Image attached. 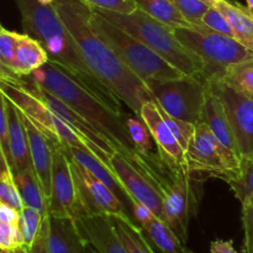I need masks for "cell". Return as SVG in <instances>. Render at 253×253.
Wrapping results in <instances>:
<instances>
[{
    "label": "cell",
    "mask_w": 253,
    "mask_h": 253,
    "mask_svg": "<svg viewBox=\"0 0 253 253\" xmlns=\"http://www.w3.org/2000/svg\"><path fill=\"white\" fill-rule=\"evenodd\" d=\"M52 5L78 43L82 57L96 78L136 116H140L143 103L153 100L152 91L94 31L90 25V7L81 0H56Z\"/></svg>",
    "instance_id": "6da1fadb"
},
{
    "label": "cell",
    "mask_w": 253,
    "mask_h": 253,
    "mask_svg": "<svg viewBox=\"0 0 253 253\" xmlns=\"http://www.w3.org/2000/svg\"><path fill=\"white\" fill-rule=\"evenodd\" d=\"M27 78L61 99L79 115L86 119L108 138L119 155L130 161L136 168L145 173L161 188L152 168L135 150V146L128 136L125 120L123 119L124 115L109 108L103 100L96 98L88 89L74 81L66 71L51 62H47L41 68L32 72Z\"/></svg>",
    "instance_id": "7a4b0ae2"
},
{
    "label": "cell",
    "mask_w": 253,
    "mask_h": 253,
    "mask_svg": "<svg viewBox=\"0 0 253 253\" xmlns=\"http://www.w3.org/2000/svg\"><path fill=\"white\" fill-rule=\"evenodd\" d=\"M21 14L22 26L29 36L41 42L48 62L66 71L74 81L123 115L121 100L91 72L82 57L78 43L54 10L37 0H15Z\"/></svg>",
    "instance_id": "3957f363"
},
{
    "label": "cell",
    "mask_w": 253,
    "mask_h": 253,
    "mask_svg": "<svg viewBox=\"0 0 253 253\" xmlns=\"http://www.w3.org/2000/svg\"><path fill=\"white\" fill-rule=\"evenodd\" d=\"M93 10L111 24L136 37L183 74L203 78L204 63L180 43L175 36V29L153 19L140 9H136L131 14Z\"/></svg>",
    "instance_id": "277c9868"
},
{
    "label": "cell",
    "mask_w": 253,
    "mask_h": 253,
    "mask_svg": "<svg viewBox=\"0 0 253 253\" xmlns=\"http://www.w3.org/2000/svg\"><path fill=\"white\" fill-rule=\"evenodd\" d=\"M90 25L94 31L115 51L119 58L148 86L152 83L170 81L185 76L153 52L150 47L104 19L93 9Z\"/></svg>",
    "instance_id": "5b68a950"
},
{
    "label": "cell",
    "mask_w": 253,
    "mask_h": 253,
    "mask_svg": "<svg viewBox=\"0 0 253 253\" xmlns=\"http://www.w3.org/2000/svg\"><path fill=\"white\" fill-rule=\"evenodd\" d=\"M175 36L185 48L203 61L204 81L219 77L229 67L253 57V52L242 46L234 37L226 35L175 29Z\"/></svg>",
    "instance_id": "8992f818"
},
{
    "label": "cell",
    "mask_w": 253,
    "mask_h": 253,
    "mask_svg": "<svg viewBox=\"0 0 253 253\" xmlns=\"http://www.w3.org/2000/svg\"><path fill=\"white\" fill-rule=\"evenodd\" d=\"M0 91L54 143L90 151L88 145L26 85L25 79L22 83L0 79Z\"/></svg>",
    "instance_id": "52a82bcc"
},
{
    "label": "cell",
    "mask_w": 253,
    "mask_h": 253,
    "mask_svg": "<svg viewBox=\"0 0 253 253\" xmlns=\"http://www.w3.org/2000/svg\"><path fill=\"white\" fill-rule=\"evenodd\" d=\"M148 88L153 94V101L168 115L194 125L202 121L209 93L202 77L182 76L152 83Z\"/></svg>",
    "instance_id": "ba28073f"
},
{
    "label": "cell",
    "mask_w": 253,
    "mask_h": 253,
    "mask_svg": "<svg viewBox=\"0 0 253 253\" xmlns=\"http://www.w3.org/2000/svg\"><path fill=\"white\" fill-rule=\"evenodd\" d=\"M188 172L221 178L229 183L240 170L241 157L227 150L203 121L197 124L187 152Z\"/></svg>",
    "instance_id": "9c48e42d"
},
{
    "label": "cell",
    "mask_w": 253,
    "mask_h": 253,
    "mask_svg": "<svg viewBox=\"0 0 253 253\" xmlns=\"http://www.w3.org/2000/svg\"><path fill=\"white\" fill-rule=\"evenodd\" d=\"M68 158L73 173L81 215L128 216L126 214V205L116 197L115 193L108 185L104 184L98 177H95L81 163L74 161L69 156Z\"/></svg>",
    "instance_id": "30bf717a"
},
{
    "label": "cell",
    "mask_w": 253,
    "mask_h": 253,
    "mask_svg": "<svg viewBox=\"0 0 253 253\" xmlns=\"http://www.w3.org/2000/svg\"><path fill=\"white\" fill-rule=\"evenodd\" d=\"M26 85L63 121L64 124L69 126L84 142L88 145L89 150L91 151L95 157H98L104 165L110 168V158L114 153H118L114 146L109 142L108 138L96 130L86 119L79 115L77 111H74L71 106L67 105L64 101L54 96L53 94L48 93L47 90L42 89L41 86L35 84L34 82L30 81L27 77H24Z\"/></svg>",
    "instance_id": "8fae6325"
},
{
    "label": "cell",
    "mask_w": 253,
    "mask_h": 253,
    "mask_svg": "<svg viewBox=\"0 0 253 253\" xmlns=\"http://www.w3.org/2000/svg\"><path fill=\"white\" fill-rule=\"evenodd\" d=\"M210 90L219 96L230 121L241 158L253 155V99L242 95L217 78L207 79Z\"/></svg>",
    "instance_id": "7c38bea8"
},
{
    "label": "cell",
    "mask_w": 253,
    "mask_h": 253,
    "mask_svg": "<svg viewBox=\"0 0 253 253\" xmlns=\"http://www.w3.org/2000/svg\"><path fill=\"white\" fill-rule=\"evenodd\" d=\"M172 179L163 188V221L174 231L183 244L188 240V225L194 211L195 202L190 185V174L172 170Z\"/></svg>",
    "instance_id": "4fadbf2b"
},
{
    "label": "cell",
    "mask_w": 253,
    "mask_h": 253,
    "mask_svg": "<svg viewBox=\"0 0 253 253\" xmlns=\"http://www.w3.org/2000/svg\"><path fill=\"white\" fill-rule=\"evenodd\" d=\"M48 212L51 216L64 217L73 221L81 215L71 162L63 146L58 143L53 145Z\"/></svg>",
    "instance_id": "5bb4252c"
},
{
    "label": "cell",
    "mask_w": 253,
    "mask_h": 253,
    "mask_svg": "<svg viewBox=\"0 0 253 253\" xmlns=\"http://www.w3.org/2000/svg\"><path fill=\"white\" fill-rule=\"evenodd\" d=\"M110 169L123 185L130 204L132 200H137L163 220V193L151 178L119 153L111 156Z\"/></svg>",
    "instance_id": "9a60e30c"
},
{
    "label": "cell",
    "mask_w": 253,
    "mask_h": 253,
    "mask_svg": "<svg viewBox=\"0 0 253 253\" xmlns=\"http://www.w3.org/2000/svg\"><path fill=\"white\" fill-rule=\"evenodd\" d=\"M140 118L147 125L165 166L169 167L172 170H183L189 173L185 151L179 145L172 130L163 119L157 104L153 100L145 101L141 108Z\"/></svg>",
    "instance_id": "2e32d148"
},
{
    "label": "cell",
    "mask_w": 253,
    "mask_h": 253,
    "mask_svg": "<svg viewBox=\"0 0 253 253\" xmlns=\"http://www.w3.org/2000/svg\"><path fill=\"white\" fill-rule=\"evenodd\" d=\"M20 115L24 121L25 127H26L32 169L36 174L37 180H39L44 195L47 197V199H49L54 142L51 138L47 137L27 116H25L21 113H20Z\"/></svg>",
    "instance_id": "e0dca14e"
},
{
    "label": "cell",
    "mask_w": 253,
    "mask_h": 253,
    "mask_svg": "<svg viewBox=\"0 0 253 253\" xmlns=\"http://www.w3.org/2000/svg\"><path fill=\"white\" fill-rule=\"evenodd\" d=\"M74 222L85 245L96 253H127L106 215H79Z\"/></svg>",
    "instance_id": "ac0fdd59"
},
{
    "label": "cell",
    "mask_w": 253,
    "mask_h": 253,
    "mask_svg": "<svg viewBox=\"0 0 253 253\" xmlns=\"http://www.w3.org/2000/svg\"><path fill=\"white\" fill-rule=\"evenodd\" d=\"M6 99V98H5ZM7 131H9V151L11 157V174L19 170L32 168L30 157L29 140L19 110L6 99Z\"/></svg>",
    "instance_id": "d6986e66"
},
{
    "label": "cell",
    "mask_w": 253,
    "mask_h": 253,
    "mask_svg": "<svg viewBox=\"0 0 253 253\" xmlns=\"http://www.w3.org/2000/svg\"><path fill=\"white\" fill-rule=\"evenodd\" d=\"M85 242L73 220L49 215V253H85Z\"/></svg>",
    "instance_id": "ffe728a7"
},
{
    "label": "cell",
    "mask_w": 253,
    "mask_h": 253,
    "mask_svg": "<svg viewBox=\"0 0 253 253\" xmlns=\"http://www.w3.org/2000/svg\"><path fill=\"white\" fill-rule=\"evenodd\" d=\"M208 89H209V86H208ZM202 121L207 124L208 127H209L210 130H211V132L215 135V137H216L227 150H230L231 152L236 153L237 156L241 157L239 147H237L236 140H235L234 131H232L229 119H227L226 113H225L224 105H222L219 96H217L216 94L212 93L210 89L209 93H208L204 111H203Z\"/></svg>",
    "instance_id": "44dd1931"
},
{
    "label": "cell",
    "mask_w": 253,
    "mask_h": 253,
    "mask_svg": "<svg viewBox=\"0 0 253 253\" xmlns=\"http://www.w3.org/2000/svg\"><path fill=\"white\" fill-rule=\"evenodd\" d=\"M212 6L227 19L234 32V39L253 52V17L247 6L231 0H215Z\"/></svg>",
    "instance_id": "7402d4cb"
},
{
    "label": "cell",
    "mask_w": 253,
    "mask_h": 253,
    "mask_svg": "<svg viewBox=\"0 0 253 253\" xmlns=\"http://www.w3.org/2000/svg\"><path fill=\"white\" fill-rule=\"evenodd\" d=\"M47 62H48V54L41 42L26 34L20 35L16 52H15L12 72L16 76L24 78L29 77L36 69L41 68Z\"/></svg>",
    "instance_id": "603a6c76"
},
{
    "label": "cell",
    "mask_w": 253,
    "mask_h": 253,
    "mask_svg": "<svg viewBox=\"0 0 253 253\" xmlns=\"http://www.w3.org/2000/svg\"><path fill=\"white\" fill-rule=\"evenodd\" d=\"M63 148L66 150V153L69 157L81 163L82 166H84V167L88 170H90L95 177H98L104 184L108 185V187L115 193L116 197H118L121 202L124 203V199L121 198V195H123L126 200L130 202V199H128L127 195H126L125 190H124L123 185L119 183L118 178L115 177L113 170H111L108 166L104 165L98 157H95L90 151L83 150V148L78 147H69V146H63ZM124 204H125V203H124Z\"/></svg>",
    "instance_id": "cb8c5ba5"
},
{
    "label": "cell",
    "mask_w": 253,
    "mask_h": 253,
    "mask_svg": "<svg viewBox=\"0 0 253 253\" xmlns=\"http://www.w3.org/2000/svg\"><path fill=\"white\" fill-rule=\"evenodd\" d=\"M15 185H16L19 194L21 197L25 207L32 208L41 214L49 215L48 212V199L44 195L34 169L19 170L12 174Z\"/></svg>",
    "instance_id": "d4e9b609"
},
{
    "label": "cell",
    "mask_w": 253,
    "mask_h": 253,
    "mask_svg": "<svg viewBox=\"0 0 253 253\" xmlns=\"http://www.w3.org/2000/svg\"><path fill=\"white\" fill-rule=\"evenodd\" d=\"M135 2L137 9L167 26L173 29L197 30L195 26L184 19L170 0H135Z\"/></svg>",
    "instance_id": "484cf974"
},
{
    "label": "cell",
    "mask_w": 253,
    "mask_h": 253,
    "mask_svg": "<svg viewBox=\"0 0 253 253\" xmlns=\"http://www.w3.org/2000/svg\"><path fill=\"white\" fill-rule=\"evenodd\" d=\"M127 253H155L145 232L130 216H109Z\"/></svg>",
    "instance_id": "4316f807"
},
{
    "label": "cell",
    "mask_w": 253,
    "mask_h": 253,
    "mask_svg": "<svg viewBox=\"0 0 253 253\" xmlns=\"http://www.w3.org/2000/svg\"><path fill=\"white\" fill-rule=\"evenodd\" d=\"M141 229L162 253H192L185 249L179 237L160 217L155 216Z\"/></svg>",
    "instance_id": "83f0119b"
},
{
    "label": "cell",
    "mask_w": 253,
    "mask_h": 253,
    "mask_svg": "<svg viewBox=\"0 0 253 253\" xmlns=\"http://www.w3.org/2000/svg\"><path fill=\"white\" fill-rule=\"evenodd\" d=\"M215 78L226 83L242 95L253 99V57L229 67Z\"/></svg>",
    "instance_id": "f1b7e54d"
},
{
    "label": "cell",
    "mask_w": 253,
    "mask_h": 253,
    "mask_svg": "<svg viewBox=\"0 0 253 253\" xmlns=\"http://www.w3.org/2000/svg\"><path fill=\"white\" fill-rule=\"evenodd\" d=\"M229 185L242 207L253 205V155L242 158L239 173Z\"/></svg>",
    "instance_id": "f546056e"
},
{
    "label": "cell",
    "mask_w": 253,
    "mask_h": 253,
    "mask_svg": "<svg viewBox=\"0 0 253 253\" xmlns=\"http://www.w3.org/2000/svg\"><path fill=\"white\" fill-rule=\"evenodd\" d=\"M19 214V230L24 241V247L30 249L39 236L40 230L47 215L44 216L43 214L29 207L22 208Z\"/></svg>",
    "instance_id": "4dcf8cb0"
},
{
    "label": "cell",
    "mask_w": 253,
    "mask_h": 253,
    "mask_svg": "<svg viewBox=\"0 0 253 253\" xmlns=\"http://www.w3.org/2000/svg\"><path fill=\"white\" fill-rule=\"evenodd\" d=\"M175 5L180 14L184 16L187 21H189L193 26H195L197 31L209 32L207 27L203 25V16L209 10L211 5L202 1V0H170Z\"/></svg>",
    "instance_id": "1f68e13d"
},
{
    "label": "cell",
    "mask_w": 253,
    "mask_h": 253,
    "mask_svg": "<svg viewBox=\"0 0 253 253\" xmlns=\"http://www.w3.org/2000/svg\"><path fill=\"white\" fill-rule=\"evenodd\" d=\"M158 109H160L163 119H165L166 123H167V125L169 126V128L172 130L173 135L175 136V138L178 140L179 145L182 146L183 150L187 152L188 147H189L190 142H192V140H193V136H194L195 126L197 125L187 123V121L179 120V119H175V118H173V116L168 115V114L166 113L165 110H162L160 106H158Z\"/></svg>",
    "instance_id": "d6a6232c"
},
{
    "label": "cell",
    "mask_w": 253,
    "mask_h": 253,
    "mask_svg": "<svg viewBox=\"0 0 253 253\" xmlns=\"http://www.w3.org/2000/svg\"><path fill=\"white\" fill-rule=\"evenodd\" d=\"M19 39L20 34L17 32L7 31L5 29L0 32V63L11 72Z\"/></svg>",
    "instance_id": "836d02e7"
},
{
    "label": "cell",
    "mask_w": 253,
    "mask_h": 253,
    "mask_svg": "<svg viewBox=\"0 0 253 253\" xmlns=\"http://www.w3.org/2000/svg\"><path fill=\"white\" fill-rule=\"evenodd\" d=\"M90 9L106 10V11L131 14L137 9L135 0H81Z\"/></svg>",
    "instance_id": "e575fe53"
},
{
    "label": "cell",
    "mask_w": 253,
    "mask_h": 253,
    "mask_svg": "<svg viewBox=\"0 0 253 253\" xmlns=\"http://www.w3.org/2000/svg\"><path fill=\"white\" fill-rule=\"evenodd\" d=\"M203 25L212 32L234 37V32L227 19L215 6H210L209 10L205 12L203 16Z\"/></svg>",
    "instance_id": "d590c367"
},
{
    "label": "cell",
    "mask_w": 253,
    "mask_h": 253,
    "mask_svg": "<svg viewBox=\"0 0 253 253\" xmlns=\"http://www.w3.org/2000/svg\"><path fill=\"white\" fill-rule=\"evenodd\" d=\"M0 203L10 205L17 210H21L25 207L12 177L0 178Z\"/></svg>",
    "instance_id": "8d00e7d4"
},
{
    "label": "cell",
    "mask_w": 253,
    "mask_h": 253,
    "mask_svg": "<svg viewBox=\"0 0 253 253\" xmlns=\"http://www.w3.org/2000/svg\"><path fill=\"white\" fill-rule=\"evenodd\" d=\"M19 247H24L19 226H12L0 221V249L14 251Z\"/></svg>",
    "instance_id": "74e56055"
},
{
    "label": "cell",
    "mask_w": 253,
    "mask_h": 253,
    "mask_svg": "<svg viewBox=\"0 0 253 253\" xmlns=\"http://www.w3.org/2000/svg\"><path fill=\"white\" fill-rule=\"evenodd\" d=\"M0 143H1L5 157H6L10 170H11V157H10L9 151V131H7L6 99H5L4 94L1 91H0Z\"/></svg>",
    "instance_id": "f35d334b"
},
{
    "label": "cell",
    "mask_w": 253,
    "mask_h": 253,
    "mask_svg": "<svg viewBox=\"0 0 253 253\" xmlns=\"http://www.w3.org/2000/svg\"><path fill=\"white\" fill-rule=\"evenodd\" d=\"M242 225L245 232V253H253V205L242 207Z\"/></svg>",
    "instance_id": "ab89813d"
},
{
    "label": "cell",
    "mask_w": 253,
    "mask_h": 253,
    "mask_svg": "<svg viewBox=\"0 0 253 253\" xmlns=\"http://www.w3.org/2000/svg\"><path fill=\"white\" fill-rule=\"evenodd\" d=\"M131 207H132V214L135 216L136 222H137L140 227H142L143 225L147 224L148 221H151L156 216L150 208H147L142 203L137 202V200H132Z\"/></svg>",
    "instance_id": "60d3db41"
},
{
    "label": "cell",
    "mask_w": 253,
    "mask_h": 253,
    "mask_svg": "<svg viewBox=\"0 0 253 253\" xmlns=\"http://www.w3.org/2000/svg\"><path fill=\"white\" fill-rule=\"evenodd\" d=\"M19 211L20 210L10 207V205L0 203V221L7 225H12V226H19Z\"/></svg>",
    "instance_id": "b9f144b4"
},
{
    "label": "cell",
    "mask_w": 253,
    "mask_h": 253,
    "mask_svg": "<svg viewBox=\"0 0 253 253\" xmlns=\"http://www.w3.org/2000/svg\"><path fill=\"white\" fill-rule=\"evenodd\" d=\"M210 253H240L234 247L232 240H214L210 244Z\"/></svg>",
    "instance_id": "7bdbcfd3"
},
{
    "label": "cell",
    "mask_w": 253,
    "mask_h": 253,
    "mask_svg": "<svg viewBox=\"0 0 253 253\" xmlns=\"http://www.w3.org/2000/svg\"><path fill=\"white\" fill-rule=\"evenodd\" d=\"M0 79H1V81L12 82V83H22V81H24V78L16 76L14 72L7 69L6 67L2 66L1 63H0Z\"/></svg>",
    "instance_id": "ee69618b"
},
{
    "label": "cell",
    "mask_w": 253,
    "mask_h": 253,
    "mask_svg": "<svg viewBox=\"0 0 253 253\" xmlns=\"http://www.w3.org/2000/svg\"><path fill=\"white\" fill-rule=\"evenodd\" d=\"M0 166H1L2 169H5V170H7V172L11 173V170H10V167H9V163H7L6 157H5L4 150H2V147H1V143H0Z\"/></svg>",
    "instance_id": "f6af8a7d"
},
{
    "label": "cell",
    "mask_w": 253,
    "mask_h": 253,
    "mask_svg": "<svg viewBox=\"0 0 253 253\" xmlns=\"http://www.w3.org/2000/svg\"><path fill=\"white\" fill-rule=\"evenodd\" d=\"M6 177H12V174L10 172H7V170L2 169L1 166H0V178H6Z\"/></svg>",
    "instance_id": "bcb514c9"
},
{
    "label": "cell",
    "mask_w": 253,
    "mask_h": 253,
    "mask_svg": "<svg viewBox=\"0 0 253 253\" xmlns=\"http://www.w3.org/2000/svg\"><path fill=\"white\" fill-rule=\"evenodd\" d=\"M246 1H247V9H249V11L251 12L253 17V0H246Z\"/></svg>",
    "instance_id": "7dc6e473"
},
{
    "label": "cell",
    "mask_w": 253,
    "mask_h": 253,
    "mask_svg": "<svg viewBox=\"0 0 253 253\" xmlns=\"http://www.w3.org/2000/svg\"><path fill=\"white\" fill-rule=\"evenodd\" d=\"M37 1L41 2V4H43V5H52L54 1H56V0H37Z\"/></svg>",
    "instance_id": "c3c4849f"
},
{
    "label": "cell",
    "mask_w": 253,
    "mask_h": 253,
    "mask_svg": "<svg viewBox=\"0 0 253 253\" xmlns=\"http://www.w3.org/2000/svg\"><path fill=\"white\" fill-rule=\"evenodd\" d=\"M14 253H29V251L25 247H19V249L14 250Z\"/></svg>",
    "instance_id": "681fc988"
},
{
    "label": "cell",
    "mask_w": 253,
    "mask_h": 253,
    "mask_svg": "<svg viewBox=\"0 0 253 253\" xmlns=\"http://www.w3.org/2000/svg\"><path fill=\"white\" fill-rule=\"evenodd\" d=\"M85 253H96L95 251H94L93 249H91L90 246H88V245H86V249H85Z\"/></svg>",
    "instance_id": "f907efd6"
},
{
    "label": "cell",
    "mask_w": 253,
    "mask_h": 253,
    "mask_svg": "<svg viewBox=\"0 0 253 253\" xmlns=\"http://www.w3.org/2000/svg\"><path fill=\"white\" fill-rule=\"evenodd\" d=\"M202 1H204V2H207V4H209V5H211V6H212V4H214V1H215V0H202Z\"/></svg>",
    "instance_id": "816d5d0a"
},
{
    "label": "cell",
    "mask_w": 253,
    "mask_h": 253,
    "mask_svg": "<svg viewBox=\"0 0 253 253\" xmlns=\"http://www.w3.org/2000/svg\"><path fill=\"white\" fill-rule=\"evenodd\" d=\"M0 253H14V251H7V250H1V249H0Z\"/></svg>",
    "instance_id": "f5cc1de1"
},
{
    "label": "cell",
    "mask_w": 253,
    "mask_h": 253,
    "mask_svg": "<svg viewBox=\"0 0 253 253\" xmlns=\"http://www.w3.org/2000/svg\"><path fill=\"white\" fill-rule=\"evenodd\" d=\"M2 30H4V27H2V26H1V25H0V32H1V31H2Z\"/></svg>",
    "instance_id": "db71d44e"
}]
</instances>
